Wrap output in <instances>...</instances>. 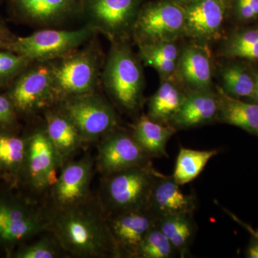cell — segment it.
<instances>
[{"mask_svg":"<svg viewBox=\"0 0 258 258\" xmlns=\"http://www.w3.org/2000/svg\"><path fill=\"white\" fill-rule=\"evenodd\" d=\"M47 210L48 232L66 254L83 258L122 257L98 199L91 196L74 206Z\"/></svg>","mask_w":258,"mask_h":258,"instance_id":"obj_1","label":"cell"},{"mask_svg":"<svg viewBox=\"0 0 258 258\" xmlns=\"http://www.w3.org/2000/svg\"><path fill=\"white\" fill-rule=\"evenodd\" d=\"M13 189L0 190V252L8 257L19 246L49 231L47 209Z\"/></svg>","mask_w":258,"mask_h":258,"instance_id":"obj_2","label":"cell"},{"mask_svg":"<svg viewBox=\"0 0 258 258\" xmlns=\"http://www.w3.org/2000/svg\"><path fill=\"white\" fill-rule=\"evenodd\" d=\"M142 62L134 53L128 40L111 42L102 69L101 82L125 111H138L143 101L144 75Z\"/></svg>","mask_w":258,"mask_h":258,"instance_id":"obj_3","label":"cell"},{"mask_svg":"<svg viewBox=\"0 0 258 258\" xmlns=\"http://www.w3.org/2000/svg\"><path fill=\"white\" fill-rule=\"evenodd\" d=\"M159 173L149 163L103 176L98 199L106 215L148 207Z\"/></svg>","mask_w":258,"mask_h":258,"instance_id":"obj_4","label":"cell"},{"mask_svg":"<svg viewBox=\"0 0 258 258\" xmlns=\"http://www.w3.org/2000/svg\"><path fill=\"white\" fill-rule=\"evenodd\" d=\"M50 62L55 105L72 97L96 93L102 71L96 47L88 45Z\"/></svg>","mask_w":258,"mask_h":258,"instance_id":"obj_5","label":"cell"},{"mask_svg":"<svg viewBox=\"0 0 258 258\" xmlns=\"http://www.w3.org/2000/svg\"><path fill=\"white\" fill-rule=\"evenodd\" d=\"M97 32L88 25L74 30L43 28L26 37L15 38L8 50L32 62H51L90 42Z\"/></svg>","mask_w":258,"mask_h":258,"instance_id":"obj_6","label":"cell"},{"mask_svg":"<svg viewBox=\"0 0 258 258\" xmlns=\"http://www.w3.org/2000/svg\"><path fill=\"white\" fill-rule=\"evenodd\" d=\"M185 37L184 8L173 0H155L142 5L132 37L137 45L178 42Z\"/></svg>","mask_w":258,"mask_h":258,"instance_id":"obj_7","label":"cell"},{"mask_svg":"<svg viewBox=\"0 0 258 258\" xmlns=\"http://www.w3.org/2000/svg\"><path fill=\"white\" fill-rule=\"evenodd\" d=\"M55 106L72 121L85 143L100 140L118 126L113 107L96 93L72 97Z\"/></svg>","mask_w":258,"mask_h":258,"instance_id":"obj_8","label":"cell"},{"mask_svg":"<svg viewBox=\"0 0 258 258\" xmlns=\"http://www.w3.org/2000/svg\"><path fill=\"white\" fill-rule=\"evenodd\" d=\"M145 0H83V18L113 42L128 40Z\"/></svg>","mask_w":258,"mask_h":258,"instance_id":"obj_9","label":"cell"},{"mask_svg":"<svg viewBox=\"0 0 258 258\" xmlns=\"http://www.w3.org/2000/svg\"><path fill=\"white\" fill-rule=\"evenodd\" d=\"M25 163L20 186H26L33 193L50 190L57 180L64 163L56 151L45 128L35 131L26 137Z\"/></svg>","mask_w":258,"mask_h":258,"instance_id":"obj_10","label":"cell"},{"mask_svg":"<svg viewBox=\"0 0 258 258\" xmlns=\"http://www.w3.org/2000/svg\"><path fill=\"white\" fill-rule=\"evenodd\" d=\"M34 63L19 75L6 96L17 113L23 115L32 114L55 105L51 62Z\"/></svg>","mask_w":258,"mask_h":258,"instance_id":"obj_11","label":"cell"},{"mask_svg":"<svg viewBox=\"0 0 258 258\" xmlns=\"http://www.w3.org/2000/svg\"><path fill=\"white\" fill-rule=\"evenodd\" d=\"M96 168L102 176L152 163L132 132L117 127L100 139Z\"/></svg>","mask_w":258,"mask_h":258,"instance_id":"obj_12","label":"cell"},{"mask_svg":"<svg viewBox=\"0 0 258 258\" xmlns=\"http://www.w3.org/2000/svg\"><path fill=\"white\" fill-rule=\"evenodd\" d=\"M94 161L90 155L79 160L64 163L55 184L51 186V207L48 210H60L79 205L91 195Z\"/></svg>","mask_w":258,"mask_h":258,"instance_id":"obj_13","label":"cell"},{"mask_svg":"<svg viewBox=\"0 0 258 258\" xmlns=\"http://www.w3.org/2000/svg\"><path fill=\"white\" fill-rule=\"evenodd\" d=\"M227 5L218 0H191L184 8L185 37L207 45L221 37Z\"/></svg>","mask_w":258,"mask_h":258,"instance_id":"obj_14","label":"cell"},{"mask_svg":"<svg viewBox=\"0 0 258 258\" xmlns=\"http://www.w3.org/2000/svg\"><path fill=\"white\" fill-rule=\"evenodd\" d=\"M107 219L122 257H136L139 244L158 220L148 207L112 214Z\"/></svg>","mask_w":258,"mask_h":258,"instance_id":"obj_15","label":"cell"},{"mask_svg":"<svg viewBox=\"0 0 258 258\" xmlns=\"http://www.w3.org/2000/svg\"><path fill=\"white\" fill-rule=\"evenodd\" d=\"M20 15L42 29L56 28L83 18V0H13Z\"/></svg>","mask_w":258,"mask_h":258,"instance_id":"obj_16","label":"cell"},{"mask_svg":"<svg viewBox=\"0 0 258 258\" xmlns=\"http://www.w3.org/2000/svg\"><path fill=\"white\" fill-rule=\"evenodd\" d=\"M197 205L195 195L185 194L172 176L159 173L148 203V208L157 219L176 214H194Z\"/></svg>","mask_w":258,"mask_h":258,"instance_id":"obj_17","label":"cell"},{"mask_svg":"<svg viewBox=\"0 0 258 258\" xmlns=\"http://www.w3.org/2000/svg\"><path fill=\"white\" fill-rule=\"evenodd\" d=\"M176 76L186 90L212 89L211 55L208 46L192 42L181 48Z\"/></svg>","mask_w":258,"mask_h":258,"instance_id":"obj_18","label":"cell"},{"mask_svg":"<svg viewBox=\"0 0 258 258\" xmlns=\"http://www.w3.org/2000/svg\"><path fill=\"white\" fill-rule=\"evenodd\" d=\"M220 103L217 91L187 90L186 97L171 125L188 129L217 121Z\"/></svg>","mask_w":258,"mask_h":258,"instance_id":"obj_19","label":"cell"},{"mask_svg":"<svg viewBox=\"0 0 258 258\" xmlns=\"http://www.w3.org/2000/svg\"><path fill=\"white\" fill-rule=\"evenodd\" d=\"M186 91L176 78L161 80L157 91L148 101L147 116L161 124L171 125L184 101Z\"/></svg>","mask_w":258,"mask_h":258,"instance_id":"obj_20","label":"cell"},{"mask_svg":"<svg viewBox=\"0 0 258 258\" xmlns=\"http://www.w3.org/2000/svg\"><path fill=\"white\" fill-rule=\"evenodd\" d=\"M45 132L64 164L85 142L72 121L57 108L45 109Z\"/></svg>","mask_w":258,"mask_h":258,"instance_id":"obj_21","label":"cell"},{"mask_svg":"<svg viewBox=\"0 0 258 258\" xmlns=\"http://www.w3.org/2000/svg\"><path fill=\"white\" fill-rule=\"evenodd\" d=\"M26 147V137L0 131V178L14 189L20 186Z\"/></svg>","mask_w":258,"mask_h":258,"instance_id":"obj_22","label":"cell"},{"mask_svg":"<svg viewBox=\"0 0 258 258\" xmlns=\"http://www.w3.org/2000/svg\"><path fill=\"white\" fill-rule=\"evenodd\" d=\"M220 103L217 121L234 125L258 137V104L241 101L217 88Z\"/></svg>","mask_w":258,"mask_h":258,"instance_id":"obj_23","label":"cell"},{"mask_svg":"<svg viewBox=\"0 0 258 258\" xmlns=\"http://www.w3.org/2000/svg\"><path fill=\"white\" fill-rule=\"evenodd\" d=\"M176 132L172 125L161 124L143 114L134 123L132 132L139 145L152 159L169 157L166 146Z\"/></svg>","mask_w":258,"mask_h":258,"instance_id":"obj_24","label":"cell"},{"mask_svg":"<svg viewBox=\"0 0 258 258\" xmlns=\"http://www.w3.org/2000/svg\"><path fill=\"white\" fill-rule=\"evenodd\" d=\"M141 62L155 69L161 80L176 78L181 48L177 42H160L137 45Z\"/></svg>","mask_w":258,"mask_h":258,"instance_id":"obj_25","label":"cell"},{"mask_svg":"<svg viewBox=\"0 0 258 258\" xmlns=\"http://www.w3.org/2000/svg\"><path fill=\"white\" fill-rule=\"evenodd\" d=\"M194 214L181 213L158 219L157 225L169 239L175 248L178 256L189 255L197 232Z\"/></svg>","mask_w":258,"mask_h":258,"instance_id":"obj_26","label":"cell"},{"mask_svg":"<svg viewBox=\"0 0 258 258\" xmlns=\"http://www.w3.org/2000/svg\"><path fill=\"white\" fill-rule=\"evenodd\" d=\"M219 53L226 58L258 62V27L232 32L222 42Z\"/></svg>","mask_w":258,"mask_h":258,"instance_id":"obj_27","label":"cell"},{"mask_svg":"<svg viewBox=\"0 0 258 258\" xmlns=\"http://www.w3.org/2000/svg\"><path fill=\"white\" fill-rule=\"evenodd\" d=\"M218 154L216 149L195 150L180 147L171 176L180 186L189 184L200 176L210 159Z\"/></svg>","mask_w":258,"mask_h":258,"instance_id":"obj_28","label":"cell"},{"mask_svg":"<svg viewBox=\"0 0 258 258\" xmlns=\"http://www.w3.org/2000/svg\"><path fill=\"white\" fill-rule=\"evenodd\" d=\"M221 89L236 98H250L253 93L254 80L252 69L241 62L224 64L220 70Z\"/></svg>","mask_w":258,"mask_h":258,"instance_id":"obj_29","label":"cell"},{"mask_svg":"<svg viewBox=\"0 0 258 258\" xmlns=\"http://www.w3.org/2000/svg\"><path fill=\"white\" fill-rule=\"evenodd\" d=\"M176 255L174 246L156 225L139 244L136 258H172Z\"/></svg>","mask_w":258,"mask_h":258,"instance_id":"obj_30","label":"cell"},{"mask_svg":"<svg viewBox=\"0 0 258 258\" xmlns=\"http://www.w3.org/2000/svg\"><path fill=\"white\" fill-rule=\"evenodd\" d=\"M45 235L35 241L30 240L19 246L10 256L12 258L59 257L64 252L55 237ZM66 253V252H64Z\"/></svg>","mask_w":258,"mask_h":258,"instance_id":"obj_31","label":"cell"},{"mask_svg":"<svg viewBox=\"0 0 258 258\" xmlns=\"http://www.w3.org/2000/svg\"><path fill=\"white\" fill-rule=\"evenodd\" d=\"M32 63L13 51H0V85L21 74Z\"/></svg>","mask_w":258,"mask_h":258,"instance_id":"obj_32","label":"cell"},{"mask_svg":"<svg viewBox=\"0 0 258 258\" xmlns=\"http://www.w3.org/2000/svg\"><path fill=\"white\" fill-rule=\"evenodd\" d=\"M232 13L241 23H249L258 19V0H232Z\"/></svg>","mask_w":258,"mask_h":258,"instance_id":"obj_33","label":"cell"},{"mask_svg":"<svg viewBox=\"0 0 258 258\" xmlns=\"http://www.w3.org/2000/svg\"><path fill=\"white\" fill-rule=\"evenodd\" d=\"M17 111L6 96L0 95V131L12 132L16 124Z\"/></svg>","mask_w":258,"mask_h":258,"instance_id":"obj_34","label":"cell"},{"mask_svg":"<svg viewBox=\"0 0 258 258\" xmlns=\"http://www.w3.org/2000/svg\"><path fill=\"white\" fill-rule=\"evenodd\" d=\"M14 39V37L10 35V32L5 28L4 25L0 23V50L1 49L8 50L10 43Z\"/></svg>","mask_w":258,"mask_h":258,"instance_id":"obj_35","label":"cell"},{"mask_svg":"<svg viewBox=\"0 0 258 258\" xmlns=\"http://www.w3.org/2000/svg\"><path fill=\"white\" fill-rule=\"evenodd\" d=\"M225 212H226V213H227L229 216L232 217V220H235L237 223H238L239 225L242 226V227H244L245 230L248 231L249 234L252 235V237H253L254 238L257 239L258 240V230H254V229L252 228L250 225L246 224L245 222L241 220L240 219L238 218V217L236 216L235 215H234L232 212L228 211V210H226V209H225Z\"/></svg>","mask_w":258,"mask_h":258,"instance_id":"obj_36","label":"cell"},{"mask_svg":"<svg viewBox=\"0 0 258 258\" xmlns=\"http://www.w3.org/2000/svg\"><path fill=\"white\" fill-rule=\"evenodd\" d=\"M246 257L249 258H258V240L252 237V240L249 242L247 251Z\"/></svg>","mask_w":258,"mask_h":258,"instance_id":"obj_37","label":"cell"},{"mask_svg":"<svg viewBox=\"0 0 258 258\" xmlns=\"http://www.w3.org/2000/svg\"><path fill=\"white\" fill-rule=\"evenodd\" d=\"M251 69H252V74L254 76V87L253 93L249 99L250 100V102L258 104V67Z\"/></svg>","mask_w":258,"mask_h":258,"instance_id":"obj_38","label":"cell"},{"mask_svg":"<svg viewBox=\"0 0 258 258\" xmlns=\"http://www.w3.org/2000/svg\"><path fill=\"white\" fill-rule=\"evenodd\" d=\"M173 1L181 5V7H184L185 5H187L191 0H173Z\"/></svg>","mask_w":258,"mask_h":258,"instance_id":"obj_39","label":"cell"},{"mask_svg":"<svg viewBox=\"0 0 258 258\" xmlns=\"http://www.w3.org/2000/svg\"><path fill=\"white\" fill-rule=\"evenodd\" d=\"M218 1L221 2V3H224V4L227 5V2H228V0H218Z\"/></svg>","mask_w":258,"mask_h":258,"instance_id":"obj_40","label":"cell"},{"mask_svg":"<svg viewBox=\"0 0 258 258\" xmlns=\"http://www.w3.org/2000/svg\"><path fill=\"white\" fill-rule=\"evenodd\" d=\"M2 0H0V3H1Z\"/></svg>","mask_w":258,"mask_h":258,"instance_id":"obj_41","label":"cell"}]
</instances>
